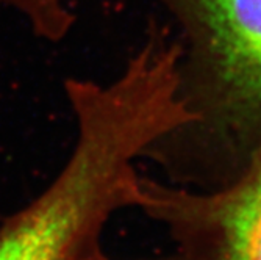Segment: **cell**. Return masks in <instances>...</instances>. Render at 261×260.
<instances>
[{
	"label": "cell",
	"mask_w": 261,
	"mask_h": 260,
	"mask_svg": "<svg viewBox=\"0 0 261 260\" xmlns=\"http://www.w3.org/2000/svg\"><path fill=\"white\" fill-rule=\"evenodd\" d=\"M138 208L166 230L174 260H261V145L213 188L142 177Z\"/></svg>",
	"instance_id": "cell-3"
},
{
	"label": "cell",
	"mask_w": 261,
	"mask_h": 260,
	"mask_svg": "<svg viewBox=\"0 0 261 260\" xmlns=\"http://www.w3.org/2000/svg\"><path fill=\"white\" fill-rule=\"evenodd\" d=\"M23 16L33 32L49 41H60L74 23L66 0H0Z\"/></svg>",
	"instance_id": "cell-4"
},
{
	"label": "cell",
	"mask_w": 261,
	"mask_h": 260,
	"mask_svg": "<svg viewBox=\"0 0 261 260\" xmlns=\"http://www.w3.org/2000/svg\"><path fill=\"white\" fill-rule=\"evenodd\" d=\"M175 20L178 96L193 117L147 152L180 183L231 180L261 145V0H158Z\"/></svg>",
	"instance_id": "cell-2"
},
{
	"label": "cell",
	"mask_w": 261,
	"mask_h": 260,
	"mask_svg": "<svg viewBox=\"0 0 261 260\" xmlns=\"http://www.w3.org/2000/svg\"><path fill=\"white\" fill-rule=\"evenodd\" d=\"M177 49L149 38L110 83L67 80L77 141L54 182L0 227V260H110V218L138 208L139 157L193 121L178 96Z\"/></svg>",
	"instance_id": "cell-1"
}]
</instances>
